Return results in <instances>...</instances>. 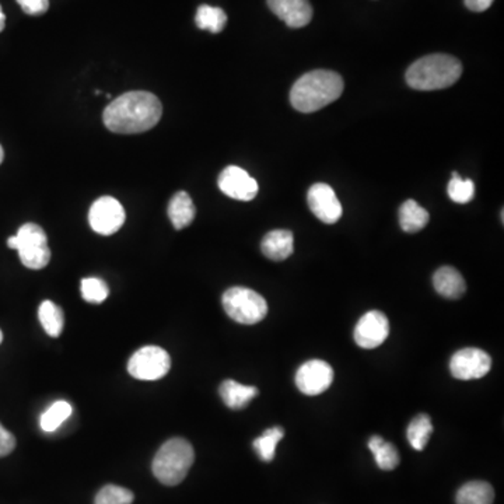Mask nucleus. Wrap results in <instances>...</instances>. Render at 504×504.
<instances>
[{"label":"nucleus","mask_w":504,"mask_h":504,"mask_svg":"<svg viewBox=\"0 0 504 504\" xmlns=\"http://www.w3.org/2000/svg\"><path fill=\"white\" fill-rule=\"evenodd\" d=\"M343 93L341 75L332 70H312L302 75L290 90L294 110L311 114L338 100Z\"/></svg>","instance_id":"obj_2"},{"label":"nucleus","mask_w":504,"mask_h":504,"mask_svg":"<svg viewBox=\"0 0 504 504\" xmlns=\"http://www.w3.org/2000/svg\"><path fill=\"white\" fill-rule=\"evenodd\" d=\"M368 449L373 452L378 468L392 471L400 466V452L392 442H385L381 436H373L368 442Z\"/></svg>","instance_id":"obj_20"},{"label":"nucleus","mask_w":504,"mask_h":504,"mask_svg":"<svg viewBox=\"0 0 504 504\" xmlns=\"http://www.w3.org/2000/svg\"><path fill=\"white\" fill-rule=\"evenodd\" d=\"M80 289H82L83 299L87 302H95V304L104 302L110 294L107 284L98 277H86L82 280Z\"/></svg>","instance_id":"obj_29"},{"label":"nucleus","mask_w":504,"mask_h":504,"mask_svg":"<svg viewBox=\"0 0 504 504\" xmlns=\"http://www.w3.org/2000/svg\"><path fill=\"white\" fill-rule=\"evenodd\" d=\"M492 359L478 348H466L457 351L450 361V371L457 380H478L491 371Z\"/></svg>","instance_id":"obj_9"},{"label":"nucleus","mask_w":504,"mask_h":504,"mask_svg":"<svg viewBox=\"0 0 504 504\" xmlns=\"http://www.w3.org/2000/svg\"><path fill=\"white\" fill-rule=\"evenodd\" d=\"M195 23L201 29H209L213 34L221 33L227 24V14L220 7L202 4L196 12Z\"/></svg>","instance_id":"obj_24"},{"label":"nucleus","mask_w":504,"mask_h":504,"mask_svg":"<svg viewBox=\"0 0 504 504\" xmlns=\"http://www.w3.org/2000/svg\"><path fill=\"white\" fill-rule=\"evenodd\" d=\"M334 381V370L326 361L314 359L309 360L297 370L296 385L302 394L314 395L326 392Z\"/></svg>","instance_id":"obj_10"},{"label":"nucleus","mask_w":504,"mask_h":504,"mask_svg":"<svg viewBox=\"0 0 504 504\" xmlns=\"http://www.w3.org/2000/svg\"><path fill=\"white\" fill-rule=\"evenodd\" d=\"M163 105L149 92H129L115 98L104 110V125L115 134H142L159 124Z\"/></svg>","instance_id":"obj_1"},{"label":"nucleus","mask_w":504,"mask_h":504,"mask_svg":"<svg viewBox=\"0 0 504 504\" xmlns=\"http://www.w3.org/2000/svg\"><path fill=\"white\" fill-rule=\"evenodd\" d=\"M390 334V322L381 311H368L355 328L356 343L363 349H375L384 343Z\"/></svg>","instance_id":"obj_13"},{"label":"nucleus","mask_w":504,"mask_h":504,"mask_svg":"<svg viewBox=\"0 0 504 504\" xmlns=\"http://www.w3.org/2000/svg\"><path fill=\"white\" fill-rule=\"evenodd\" d=\"M495 0H464V4L468 7L471 12H475V13H482L485 12L489 7L492 6Z\"/></svg>","instance_id":"obj_32"},{"label":"nucleus","mask_w":504,"mask_h":504,"mask_svg":"<svg viewBox=\"0 0 504 504\" xmlns=\"http://www.w3.org/2000/svg\"><path fill=\"white\" fill-rule=\"evenodd\" d=\"M132 501H134V493L129 489L107 485L98 492L95 504H130Z\"/></svg>","instance_id":"obj_28"},{"label":"nucleus","mask_w":504,"mask_h":504,"mask_svg":"<svg viewBox=\"0 0 504 504\" xmlns=\"http://www.w3.org/2000/svg\"><path fill=\"white\" fill-rule=\"evenodd\" d=\"M4 342V332L0 331V343Z\"/></svg>","instance_id":"obj_35"},{"label":"nucleus","mask_w":504,"mask_h":504,"mask_svg":"<svg viewBox=\"0 0 504 504\" xmlns=\"http://www.w3.org/2000/svg\"><path fill=\"white\" fill-rule=\"evenodd\" d=\"M223 309L231 319L244 326H254L267 317V300L255 290L231 287L223 294Z\"/></svg>","instance_id":"obj_6"},{"label":"nucleus","mask_w":504,"mask_h":504,"mask_svg":"<svg viewBox=\"0 0 504 504\" xmlns=\"http://www.w3.org/2000/svg\"><path fill=\"white\" fill-rule=\"evenodd\" d=\"M17 4L29 16H41L49 7V0H17Z\"/></svg>","instance_id":"obj_30"},{"label":"nucleus","mask_w":504,"mask_h":504,"mask_svg":"<svg viewBox=\"0 0 504 504\" xmlns=\"http://www.w3.org/2000/svg\"><path fill=\"white\" fill-rule=\"evenodd\" d=\"M307 202L312 213L326 225H335L342 218V205L335 191L326 184H314L307 194Z\"/></svg>","instance_id":"obj_12"},{"label":"nucleus","mask_w":504,"mask_h":504,"mask_svg":"<svg viewBox=\"0 0 504 504\" xmlns=\"http://www.w3.org/2000/svg\"><path fill=\"white\" fill-rule=\"evenodd\" d=\"M4 24H6V16H4V10L0 6V33L4 29Z\"/></svg>","instance_id":"obj_33"},{"label":"nucleus","mask_w":504,"mask_h":504,"mask_svg":"<svg viewBox=\"0 0 504 504\" xmlns=\"http://www.w3.org/2000/svg\"><path fill=\"white\" fill-rule=\"evenodd\" d=\"M4 147L0 146V164H2V161H4Z\"/></svg>","instance_id":"obj_34"},{"label":"nucleus","mask_w":504,"mask_h":504,"mask_svg":"<svg viewBox=\"0 0 504 504\" xmlns=\"http://www.w3.org/2000/svg\"><path fill=\"white\" fill-rule=\"evenodd\" d=\"M268 6L290 29L306 27L312 19L309 0H268Z\"/></svg>","instance_id":"obj_14"},{"label":"nucleus","mask_w":504,"mask_h":504,"mask_svg":"<svg viewBox=\"0 0 504 504\" xmlns=\"http://www.w3.org/2000/svg\"><path fill=\"white\" fill-rule=\"evenodd\" d=\"M433 285L440 296L446 299H459L467 292V284L456 268L442 267L433 277Z\"/></svg>","instance_id":"obj_16"},{"label":"nucleus","mask_w":504,"mask_h":504,"mask_svg":"<svg viewBox=\"0 0 504 504\" xmlns=\"http://www.w3.org/2000/svg\"><path fill=\"white\" fill-rule=\"evenodd\" d=\"M450 199L456 203H468L475 196V184L472 179H464L459 173H452L451 181L449 184Z\"/></svg>","instance_id":"obj_27"},{"label":"nucleus","mask_w":504,"mask_h":504,"mask_svg":"<svg viewBox=\"0 0 504 504\" xmlns=\"http://www.w3.org/2000/svg\"><path fill=\"white\" fill-rule=\"evenodd\" d=\"M429 220V211L413 199L403 202L400 208V225L405 233H417L423 230Z\"/></svg>","instance_id":"obj_19"},{"label":"nucleus","mask_w":504,"mask_h":504,"mask_svg":"<svg viewBox=\"0 0 504 504\" xmlns=\"http://www.w3.org/2000/svg\"><path fill=\"white\" fill-rule=\"evenodd\" d=\"M219 392L226 407L238 410L244 409L257 397L258 388L240 384L235 380H226L221 383Z\"/></svg>","instance_id":"obj_17"},{"label":"nucleus","mask_w":504,"mask_h":504,"mask_svg":"<svg viewBox=\"0 0 504 504\" xmlns=\"http://www.w3.org/2000/svg\"><path fill=\"white\" fill-rule=\"evenodd\" d=\"M218 186L228 198L243 202L252 201L260 189L257 181L237 166L226 167L219 176Z\"/></svg>","instance_id":"obj_11"},{"label":"nucleus","mask_w":504,"mask_h":504,"mask_svg":"<svg viewBox=\"0 0 504 504\" xmlns=\"http://www.w3.org/2000/svg\"><path fill=\"white\" fill-rule=\"evenodd\" d=\"M125 209L112 196H103L93 203L88 211L90 227L101 235L117 233L125 223Z\"/></svg>","instance_id":"obj_8"},{"label":"nucleus","mask_w":504,"mask_h":504,"mask_svg":"<svg viewBox=\"0 0 504 504\" xmlns=\"http://www.w3.org/2000/svg\"><path fill=\"white\" fill-rule=\"evenodd\" d=\"M196 216L195 205L188 194L177 193L169 203V218L177 230H183L193 223Z\"/></svg>","instance_id":"obj_18"},{"label":"nucleus","mask_w":504,"mask_h":504,"mask_svg":"<svg viewBox=\"0 0 504 504\" xmlns=\"http://www.w3.org/2000/svg\"><path fill=\"white\" fill-rule=\"evenodd\" d=\"M194 461H195V451L191 442L176 437L160 447L152 469L154 476L163 485L176 486L186 478Z\"/></svg>","instance_id":"obj_4"},{"label":"nucleus","mask_w":504,"mask_h":504,"mask_svg":"<svg viewBox=\"0 0 504 504\" xmlns=\"http://www.w3.org/2000/svg\"><path fill=\"white\" fill-rule=\"evenodd\" d=\"M495 491L488 482H468L457 493V504H493Z\"/></svg>","instance_id":"obj_21"},{"label":"nucleus","mask_w":504,"mask_h":504,"mask_svg":"<svg viewBox=\"0 0 504 504\" xmlns=\"http://www.w3.org/2000/svg\"><path fill=\"white\" fill-rule=\"evenodd\" d=\"M432 434V419H430L429 415H426V413L417 415V417L409 423V426H408V442H409L412 449L417 450V451H423V450H425Z\"/></svg>","instance_id":"obj_23"},{"label":"nucleus","mask_w":504,"mask_h":504,"mask_svg":"<svg viewBox=\"0 0 504 504\" xmlns=\"http://www.w3.org/2000/svg\"><path fill=\"white\" fill-rule=\"evenodd\" d=\"M7 245L12 250L19 251L21 264L29 269H43L51 260V250L45 231L36 223L21 226L17 235L7 240Z\"/></svg>","instance_id":"obj_5"},{"label":"nucleus","mask_w":504,"mask_h":504,"mask_svg":"<svg viewBox=\"0 0 504 504\" xmlns=\"http://www.w3.org/2000/svg\"><path fill=\"white\" fill-rule=\"evenodd\" d=\"M171 368V358L163 348L145 346L135 351L128 363L129 375L137 380L154 381L163 378Z\"/></svg>","instance_id":"obj_7"},{"label":"nucleus","mask_w":504,"mask_h":504,"mask_svg":"<svg viewBox=\"0 0 504 504\" xmlns=\"http://www.w3.org/2000/svg\"><path fill=\"white\" fill-rule=\"evenodd\" d=\"M284 437L285 430L282 427H270L252 442V446H254L255 451L262 461L270 462L277 456V444Z\"/></svg>","instance_id":"obj_25"},{"label":"nucleus","mask_w":504,"mask_h":504,"mask_svg":"<svg viewBox=\"0 0 504 504\" xmlns=\"http://www.w3.org/2000/svg\"><path fill=\"white\" fill-rule=\"evenodd\" d=\"M72 412L73 408L70 403L66 402V401H56L43 413V417L39 420L41 429L46 433L55 432L65 420L70 417Z\"/></svg>","instance_id":"obj_26"},{"label":"nucleus","mask_w":504,"mask_h":504,"mask_svg":"<svg viewBox=\"0 0 504 504\" xmlns=\"http://www.w3.org/2000/svg\"><path fill=\"white\" fill-rule=\"evenodd\" d=\"M260 250L270 260H285L293 254L294 237L289 230L269 231L260 243Z\"/></svg>","instance_id":"obj_15"},{"label":"nucleus","mask_w":504,"mask_h":504,"mask_svg":"<svg viewBox=\"0 0 504 504\" xmlns=\"http://www.w3.org/2000/svg\"><path fill=\"white\" fill-rule=\"evenodd\" d=\"M461 75L462 65L459 59L447 54H433L413 62L405 78L413 90L433 92L456 85Z\"/></svg>","instance_id":"obj_3"},{"label":"nucleus","mask_w":504,"mask_h":504,"mask_svg":"<svg viewBox=\"0 0 504 504\" xmlns=\"http://www.w3.org/2000/svg\"><path fill=\"white\" fill-rule=\"evenodd\" d=\"M38 318L49 336L58 338L62 334L65 316H63V310L56 306L55 302L51 300L41 302L38 309Z\"/></svg>","instance_id":"obj_22"},{"label":"nucleus","mask_w":504,"mask_h":504,"mask_svg":"<svg viewBox=\"0 0 504 504\" xmlns=\"http://www.w3.org/2000/svg\"><path fill=\"white\" fill-rule=\"evenodd\" d=\"M14 447H16V437L0 423V457L9 456Z\"/></svg>","instance_id":"obj_31"}]
</instances>
